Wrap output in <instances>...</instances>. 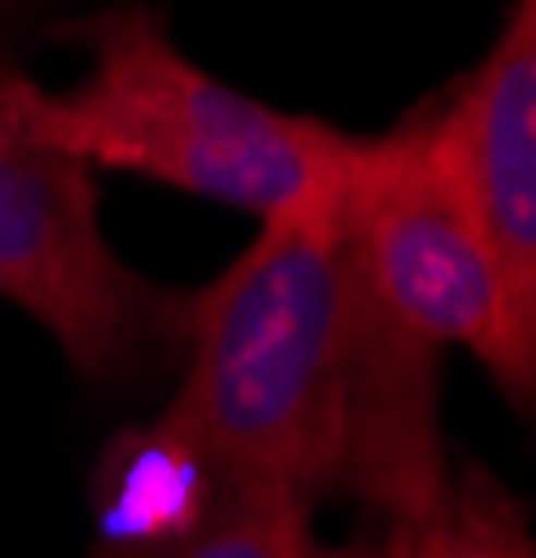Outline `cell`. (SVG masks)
<instances>
[{"mask_svg": "<svg viewBox=\"0 0 536 558\" xmlns=\"http://www.w3.org/2000/svg\"><path fill=\"white\" fill-rule=\"evenodd\" d=\"M341 184L346 173L263 218V235L191 296L185 375L162 425L302 502L352 492L414 525L453 481L436 352L375 302Z\"/></svg>", "mask_w": 536, "mask_h": 558, "instance_id": "6da1fadb", "label": "cell"}, {"mask_svg": "<svg viewBox=\"0 0 536 558\" xmlns=\"http://www.w3.org/2000/svg\"><path fill=\"white\" fill-rule=\"evenodd\" d=\"M68 34L89 51L84 78L45 89L23 73L17 112L28 134L84 168L141 173L185 196L280 218L330 191L357 151V134L280 112L196 68L151 7L84 17Z\"/></svg>", "mask_w": 536, "mask_h": 558, "instance_id": "7a4b0ae2", "label": "cell"}, {"mask_svg": "<svg viewBox=\"0 0 536 558\" xmlns=\"http://www.w3.org/2000/svg\"><path fill=\"white\" fill-rule=\"evenodd\" d=\"M23 68L0 45V296L39 318L89 386L185 357L191 296L134 274L101 229L96 168L45 146L17 112Z\"/></svg>", "mask_w": 536, "mask_h": 558, "instance_id": "3957f363", "label": "cell"}, {"mask_svg": "<svg viewBox=\"0 0 536 558\" xmlns=\"http://www.w3.org/2000/svg\"><path fill=\"white\" fill-rule=\"evenodd\" d=\"M341 191L375 302L419 347H470L486 368H498L503 279L441 101L391 134L357 140Z\"/></svg>", "mask_w": 536, "mask_h": 558, "instance_id": "277c9868", "label": "cell"}, {"mask_svg": "<svg viewBox=\"0 0 536 558\" xmlns=\"http://www.w3.org/2000/svg\"><path fill=\"white\" fill-rule=\"evenodd\" d=\"M441 112L503 279V352L491 380L520 408H536V0L509 12Z\"/></svg>", "mask_w": 536, "mask_h": 558, "instance_id": "5b68a950", "label": "cell"}, {"mask_svg": "<svg viewBox=\"0 0 536 558\" xmlns=\"http://www.w3.org/2000/svg\"><path fill=\"white\" fill-rule=\"evenodd\" d=\"M230 486V463L207 458L162 418L123 430L89 470L96 558H157L185 542Z\"/></svg>", "mask_w": 536, "mask_h": 558, "instance_id": "8992f818", "label": "cell"}, {"mask_svg": "<svg viewBox=\"0 0 536 558\" xmlns=\"http://www.w3.org/2000/svg\"><path fill=\"white\" fill-rule=\"evenodd\" d=\"M313 502L296 492L230 470V486L212 514L157 558H313Z\"/></svg>", "mask_w": 536, "mask_h": 558, "instance_id": "52a82bcc", "label": "cell"}, {"mask_svg": "<svg viewBox=\"0 0 536 558\" xmlns=\"http://www.w3.org/2000/svg\"><path fill=\"white\" fill-rule=\"evenodd\" d=\"M525 531L520 502L491 481L486 470H453L441 502L425 520L397 525L391 558H514Z\"/></svg>", "mask_w": 536, "mask_h": 558, "instance_id": "ba28073f", "label": "cell"}, {"mask_svg": "<svg viewBox=\"0 0 536 558\" xmlns=\"http://www.w3.org/2000/svg\"><path fill=\"white\" fill-rule=\"evenodd\" d=\"M313 558H391V553H364V547H319V553H313Z\"/></svg>", "mask_w": 536, "mask_h": 558, "instance_id": "9c48e42d", "label": "cell"}, {"mask_svg": "<svg viewBox=\"0 0 536 558\" xmlns=\"http://www.w3.org/2000/svg\"><path fill=\"white\" fill-rule=\"evenodd\" d=\"M514 558H536V536H531V525L520 531V542H514Z\"/></svg>", "mask_w": 536, "mask_h": 558, "instance_id": "30bf717a", "label": "cell"}]
</instances>
